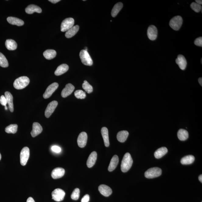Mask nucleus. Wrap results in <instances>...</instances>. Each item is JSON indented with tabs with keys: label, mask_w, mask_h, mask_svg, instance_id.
<instances>
[{
	"label": "nucleus",
	"mask_w": 202,
	"mask_h": 202,
	"mask_svg": "<svg viewBox=\"0 0 202 202\" xmlns=\"http://www.w3.org/2000/svg\"><path fill=\"white\" fill-rule=\"evenodd\" d=\"M133 160L130 154L126 153L123 157L121 162V170L125 173L129 171L132 166Z\"/></svg>",
	"instance_id": "obj_1"
},
{
	"label": "nucleus",
	"mask_w": 202,
	"mask_h": 202,
	"mask_svg": "<svg viewBox=\"0 0 202 202\" xmlns=\"http://www.w3.org/2000/svg\"><path fill=\"white\" fill-rule=\"evenodd\" d=\"M30 80L27 76L19 77L15 80L13 85L17 90H21L25 88L29 84Z\"/></svg>",
	"instance_id": "obj_2"
},
{
	"label": "nucleus",
	"mask_w": 202,
	"mask_h": 202,
	"mask_svg": "<svg viewBox=\"0 0 202 202\" xmlns=\"http://www.w3.org/2000/svg\"><path fill=\"white\" fill-rule=\"evenodd\" d=\"M80 57L82 63L83 65L88 66H91L93 65L92 59L90 57L87 51L84 50H82L80 52Z\"/></svg>",
	"instance_id": "obj_3"
},
{
	"label": "nucleus",
	"mask_w": 202,
	"mask_h": 202,
	"mask_svg": "<svg viewBox=\"0 0 202 202\" xmlns=\"http://www.w3.org/2000/svg\"><path fill=\"white\" fill-rule=\"evenodd\" d=\"M161 174V169L156 167L148 169L145 172L144 175L146 178L152 179L160 176Z\"/></svg>",
	"instance_id": "obj_4"
},
{
	"label": "nucleus",
	"mask_w": 202,
	"mask_h": 202,
	"mask_svg": "<svg viewBox=\"0 0 202 202\" xmlns=\"http://www.w3.org/2000/svg\"><path fill=\"white\" fill-rule=\"evenodd\" d=\"M183 23V19L180 16H176L171 19L169 25L172 29L175 30H178Z\"/></svg>",
	"instance_id": "obj_5"
},
{
	"label": "nucleus",
	"mask_w": 202,
	"mask_h": 202,
	"mask_svg": "<svg viewBox=\"0 0 202 202\" xmlns=\"http://www.w3.org/2000/svg\"><path fill=\"white\" fill-rule=\"evenodd\" d=\"M74 22V19L72 18H67L64 19L61 25V31L62 32H66L73 27Z\"/></svg>",
	"instance_id": "obj_6"
},
{
	"label": "nucleus",
	"mask_w": 202,
	"mask_h": 202,
	"mask_svg": "<svg viewBox=\"0 0 202 202\" xmlns=\"http://www.w3.org/2000/svg\"><path fill=\"white\" fill-rule=\"evenodd\" d=\"M30 156L29 149L25 147L22 149L20 154V161L21 165L25 166L29 160Z\"/></svg>",
	"instance_id": "obj_7"
},
{
	"label": "nucleus",
	"mask_w": 202,
	"mask_h": 202,
	"mask_svg": "<svg viewBox=\"0 0 202 202\" xmlns=\"http://www.w3.org/2000/svg\"><path fill=\"white\" fill-rule=\"evenodd\" d=\"M65 196V193L63 190L60 188L55 190L52 193V199L56 201H63Z\"/></svg>",
	"instance_id": "obj_8"
},
{
	"label": "nucleus",
	"mask_w": 202,
	"mask_h": 202,
	"mask_svg": "<svg viewBox=\"0 0 202 202\" xmlns=\"http://www.w3.org/2000/svg\"><path fill=\"white\" fill-rule=\"evenodd\" d=\"M58 83H54L49 85L44 94V98L45 99L50 98L54 92L58 88Z\"/></svg>",
	"instance_id": "obj_9"
},
{
	"label": "nucleus",
	"mask_w": 202,
	"mask_h": 202,
	"mask_svg": "<svg viewBox=\"0 0 202 202\" xmlns=\"http://www.w3.org/2000/svg\"><path fill=\"white\" fill-rule=\"evenodd\" d=\"M57 105H58V102L56 101H53L49 103L45 110V117L47 118L50 117L55 111Z\"/></svg>",
	"instance_id": "obj_10"
},
{
	"label": "nucleus",
	"mask_w": 202,
	"mask_h": 202,
	"mask_svg": "<svg viewBox=\"0 0 202 202\" xmlns=\"http://www.w3.org/2000/svg\"><path fill=\"white\" fill-rule=\"evenodd\" d=\"M147 35L150 40H155L157 39L158 35V30L157 27L154 25L149 26L147 29Z\"/></svg>",
	"instance_id": "obj_11"
},
{
	"label": "nucleus",
	"mask_w": 202,
	"mask_h": 202,
	"mask_svg": "<svg viewBox=\"0 0 202 202\" xmlns=\"http://www.w3.org/2000/svg\"><path fill=\"white\" fill-rule=\"evenodd\" d=\"M87 139L88 136L86 133L83 132L80 133L77 139L79 147L81 148L84 147L86 145Z\"/></svg>",
	"instance_id": "obj_12"
},
{
	"label": "nucleus",
	"mask_w": 202,
	"mask_h": 202,
	"mask_svg": "<svg viewBox=\"0 0 202 202\" xmlns=\"http://www.w3.org/2000/svg\"><path fill=\"white\" fill-rule=\"evenodd\" d=\"M43 130L41 126L38 122H34L32 126V130L31 132V136L34 137L42 133Z\"/></svg>",
	"instance_id": "obj_13"
},
{
	"label": "nucleus",
	"mask_w": 202,
	"mask_h": 202,
	"mask_svg": "<svg viewBox=\"0 0 202 202\" xmlns=\"http://www.w3.org/2000/svg\"><path fill=\"white\" fill-rule=\"evenodd\" d=\"M65 174V169L61 168V167H57L52 170L51 176L52 178L56 179L61 178Z\"/></svg>",
	"instance_id": "obj_14"
},
{
	"label": "nucleus",
	"mask_w": 202,
	"mask_h": 202,
	"mask_svg": "<svg viewBox=\"0 0 202 202\" xmlns=\"http://www.w3.org/2000/svg\"><path fill=\"white\" fill-rule=\"evenodd\" d=\"M75 89V87L71 83H68L66 85L65 87L63 89L62 92V96L63 98L66 97L71 94Z\"/></svg>",
	"instance_id": "obj_15"
},
{
	"label": "nucleus",
	"mask_w": 202,
	"mask_h": 202,
	"mask_svg": "<svg viewBox=\"0 0 202 202\" xmlns=\"http://www.w3.org/2000/svg\"><path fill=\"white\" fill-rule=\"evenodd\" d=\"M98 190L101 194L105 197H108L112 193V190L107 185H101L98 187Z\"/></svg>",
	"instance_id": "obj_16"
},
{
	"label": "nucleus",
	"mask_w": 202,
	"mask_h": 202,
	"mask_svg": "<svg viewBox=\"0 0 202 202\" xmlns=\"http://www.w3.org/2000/svg\"><path fill=\"white\" fill-rule=\"evenodd\" d=\"M177 65L182 70H184L186 68L187 62L184 56L182 55H179L177 56V58L175 60Z\"/></svg>",
	"instance_id": "obj_17"
},
{
	"label": "nucleus",
	"mask_w": 202,
	"mask_h": 202,
	"mask_svg": "<svg viewBox=\"0 0 202 202\" xmlns=\"http://www.w3.org/2000/svg\"><path fill=\"white\" fill-rule=\"evenodd\" d=\"M5 96L7 101V104L9 105V108L10 111L11 112H13L14 111V108L12 95L9 92L6 91L5 93Z\"/></svg>",
	"instance_id": "obj_18"
},
{
	"label": "nucleus",
	"mask_w": 202,
	"mask_h": 202,
	"mask_svg": "<svg viewBox=\"0 0 202 202\" xmlns=\"http://www.w3.org/2000/svg\"><path fill=\"white\" fill-rule=\"evenodd\" d=\"M97 158V153L96 152H93L90 154L87 162V166L88 168H91L96 163Z\"/></svg>",
	"instance_id": "obj_19"
},
{
	"label": "nucleus",
	"mask_w": 202,
	"mask_h": 202,
	"mask_svg": "<svg viewBox=\"0 0 202 202\" xmlns=\"http://www.w3.org/2000/svg\"><path fill=\"white\" fill-rule=\"evenodd\" d=\"M25 11L28 14H32L34 12L38 13H41L42 9L39 6L35 5H29L26 8Z\"/></svg>",
	"instance_id": "obj_20"
},
{
	"label": "nucleus",
	"mask_w": 202,
	"mask_h": 202,
	"mask_svg": "<svg viewBox=\"0 0 202 202\" xmlns=\"http://www.w3.org/2000/svg\"><path fill=\"white\" fill-rule=\"evenodd\" d=\"M101 133L104 140L105 145L106 147H109V133L107 128L103 127L101 129Z\"/></svg>",
	"instance_id": "obj_21"
},
{
	"label": "nucleus",
	"mask_w": 202,
	"mask_h": 202,
	"mask_svg": "<svg viewBox=\"0 0 202 202\" xmlns=\"http://www.w3.org/2000/svg\"><path fill=\"white\" fill-rule=\"evenodd\" d=\"M69 69V66L66 64H62L59 66L55 70V75L56 76H60L68 71Z\"/></svg>",
	"instance_id": "obj_22"
},
{
	"label": "nucleus",
	"mask_w": 202,
	"mask_h": 202,
	"mask_svg": "<svg viewBox=\"0 0 202 202\" xmlns=\"http://www.w3.org/2000/svg\"><path fill=\"white\" fill-rule=\"evenodd\" d=\"M79 29V26L78 25L73 26L71 28L66 31L65 33V37L67 38H71L77 33Z\"/></svg>",
	"instance_id": "obj_23"
},
{
	"label": "nucleus",
	"mask_w": 202,
	"mask_h": 202,
	"mask_svg": "<svg viewBox=\"0 0 202 202\" xmlns=\"http://www.w3.org/2000/svg\"><path fill=\"white\" fill-rule=\"evenodd\" d=\"M119 162V158L117 155H115L113 156L112 158L111 162L109 164V166L108 167V170L109 172H111L114 170L116 168Z\"/></svg>",
	"instance_id": "obj_24"
},
{
	"label": "nucleus",
	"mask_w": 202,
	"mask_h": 202,
	"mask_svg": "<svg viewBox=\"0 0 202 202\" xmlns=\"http://www.w3.org/2000/svg\"><path fill=\"white\" fill-rule=\"evenodd\" d=\"M7 20L9 24L12 25L21 26L24 24V21L17 18L9 17L7 18Z\"/></svg>",
	"instance_id": "obj_25"
},
{
	"label": "nucleus",
	"mask_w": 202,
	"mask_h": 202,
	"mask_svg": "<svg viewBox=\"0 0 202 202\" xmlns=\"http://www.w3.org/2000/svg\"><path fill=\"white\" fill-rule=\"evenodd\" d=\"M129 133L126 131H121L118 133L117 139L119 142L123 143L127 139Z\"/></svg>",
	"instance_id": "obj_26"
},
{
	"label": "nucleus",
	"mask_w": 202,
	"mask_h": 202,
	"mask_svg": "<svg viewBox=\"0 0 202 202\" xmlns=\"http://www.w3.org/2000/svg\"><path fill=\"white\" fill-rule=\"evenodd\" d=\"M5 44L6 48L9 50H15L17 48V43L12 39H7L6 40Z\"/></svg>",
	"instance_id": "obj_27"
},
{
	"label": "nucleus",
	"mask_w": 202,
	"mask_h": 202,
	"mask_svg": "<svg viewBox=\"0 0 202 202\" xmlns=\"http://www.w3.org/2000/svg\"><path fill=\"white\" fill-rule=\"evenodd\" d=\"M168 152V149L166 147H163L158 149L154 153V156L156 158L160 159L163 157Z\"/></svg>",
	"instance_id": "obj_28"
},
{
	"label": "nucleus",
	"mask_w": 202,
	"mask_h": 202,
	"mask_svg": "<svg viewBox=\"0 0 202 202\" xmlns=\"http://www.w3.org/2000/svg\"><path fill=\"white\" fill-rule=\"evenodd\" d=\"M123 6L122 3L121 2H118L115 5L111 12V15L112 17H115L117 15L118 13L122 9Z\"/></svg>",
	"instance_id": "obj_29"
},
{
	"label": "nucleus",
	"mask_w": 202,
	"mask_h": 202,
	"mask_svg": "<svg viewBox=\"0 0 202 202\" xmlns=\"http://www.w3.org/2000/svg\"><path fill=\"white\" fill-rule=\"evenodd\" d=\"M57 55L56 51L53 50H48L44 52L43 55L47 60H51L55 58Z\"/></svg>",
	"instance_id": "obj_30"
},
{
	"label": "nucleus",
	"mask_w": 202,
	"mask_h": 202,
	"mask_svg": "<svg viewBox=\"0 0 202 202\" xmlns=\"http://www.w3.org/2000/svg\"><path fill=\"white\" fill-rule=\"evenodd\" d=\"M177 136L180 140L185 141L188 139V133L187 131L184 129H180L177 133Z\"/></svg>",
	"instance_id": "obj_31"
},
{
	"label": "nucleus",
	"mask_w": 202,
	"mask_h": 202,
	"mask_svg": "<svg viewBox=\"0 0 202 202\" xmlns=\"http://www.w3.org/2000/svg\"><path fill=\"white\" fill-rule=\"evenodd\" d=\"M195 160V157L192 155L185 156L181 159V163L183 165H189L193 163Z\"/></svg>",
	"instance_id": "obj_32"
},
{
	"label": "nucleus",
	"mask_w": 202,
	"mask_h": 202,
	"mask_svg": "<svg viewBox=\"0 0 202 202\" xmlns=\"http://www.w3.org/2000/svg\"><path fill=\"white\" fill-rule=\"evenodd\" d=\"M17 124H11L8 126L5 129V131L8 133L15 134L17 131Z\"/></svg>",
	"instance_id": "obj_33"
},
{
	"label": "nucleus",
	"mask_w": 202,
	"mask_h": 202,
	"mask_svg": "<svg viewBox=\"0 0 202 202\" xmlns=\"http://www.w3.org/2000/svg\"><path fill=\"white\" fill-rule=\"evenodd\" d=\"M9 66L7 59L3 54L0 52V66L2 67H7Z\"/></svg>",
	"instance_id": "obj_34"
},
{
	"label": "nucleus",
	"mask_w": 202,
	"mask_h": 202,
	"mask_svg": "<svg viewBox=\"0 0 202 202\" xmlns=\"http://www.w3.org/2000/svg\"><path fill=\"white\" fill-rule=\"evenodd\" d=\"M83 88L86 92L91 93L93 91V87L87 80H85L83 84Z\"/></svg>",
	"instance_id": "obj_35"
},
{
	"label": "nucleus",
	"mask_w": 202,
	"mask_h": 202,
	"mask_svg": "<svg viewBox=\"0 0 202 202\" xmlns=\"http://www.w3.org/2000/svg\"><path fill=\"white\" fill-rule=\"evenodd\" d=\"M75 96L78 99H83L86 97V95L85 92L81 90H78L75 91Z\"/></svg>",
	"instance_id": "obj_36"
},
{
	"label": "nucleus",
	"mask_w": 202,
	"mask_h": 202,
	"mask_svg": "<svg viewBox=\"0 0 202 202\" xmlns=\"http://www.w3.org/2000/svg\"><path fill=\"white\" fill-rule=\"evenodd\" d=\"M80 190L79 189L76 188L75 189L72 193L71 198L72 200H77L80 197Z\"/></svg>",
	"instance_id": "obj_37"
},
{
	"label": "nucleus",
	"mask_w": 202,
	"mask_h": 202,
	"mask_svg": "<svg viewBox=\"0 0 202 202\" xmlns=\"http://www.w3.org/2000/svg\"><path fill=\"white\" fill-rule=\"evenodd\" d=\"M190 7L195 12H199L202 9L201 5H199L196 2H193L190 4Z\"/></svg>",
	"instance_id": "obj_38"
},
{
	"label": "nucleus",
	"mask_w": 202,
	"mask_h": 202,
	"mask_svg": "<svg viewBox=\"0 0 202 202\" xmlns=\"http://www.w3.org/2000/svg\"><path fill=\"white\" fill-rule=\"evenodd\" d=\"M194 44L195 45L198 46H202V37H200L197 38L194 41Z\"/></svg>",
	"instance_id": "obj_39"
},
{
	"label": "nucleus",
	"mask_w": 202,
	"mask_h": 202,
	"mask_svg": "<svg viewBox=\"0 0 202 202\" xmlns=\"http://www.w3.org/2000/svg\"><path fill=\"white\" fill-rule=\"evenodd\" d=\"M0 103L2 106H6V105H7V101H6L5 97L4 96L2 95L0 97Z\"/></svg>",
	"instance_id": "obj_40"
},
{
	"label": "nucleus",
	"mask_w": 202,
	"mask_h": 202,
	"mask_svg": "<svg viewBox=\"0 0 202 202\" xmlns=\"http://www.w3.org/2000/svg\"><path fill=\"white\" fill-rule=\"evenodd\" d=\"M51 150L52 151L57 153H59L61 151V149L60 147L57 146H53L51 147Z\"/></svg>",
	"instance_id": "obj_41"
},
{
	"label": "nucleus",
	"mask_w": 202,
	"mask_h": 202,
	"mask_svg": "<svg viewBox=\"0 0 202 202\" xmlns=\"http://www.w3.org/2000/svg\"><path fill=\"white\" fill-rule=\"evenodd\" d=\"M90 200V196L88 194H86L83 197L81 200V202H88Z\"/></svg>",
	"instance_id": "obj_42"
},
{
	"label": "nucleus",
	"mask_w": 202,
	"mask_h": 202,
	"mask_svg": "<svg viewBox=\"0 0 202 202\" xmlns=\"http://www.w3.org/2000/svg\"><path fill=\"white\" fill-rule=\"evenodd\" d=\"M35 202V201H34V199L32 197H30L28 198L27 199V202Z\"/></svg>",
	"instance_id": "obj_43"
},
{
	"label": "nucleus",
	"mask_w": 202,
	"mask_h": 202,
	"mask_svg": "<svg viewBox=\"0 0 202 202\" xmlns=\"http://www.w3.org/2000/svg\"><path fill=\"white\" fill-rule=\"evenodd\" d=\"M49 1L53 3V4H56V3L60 1V0H49Z\"/></svg>",
	"instance_id": "obj_44"
},
{
	"label": "nucleus",
	"mask_w": 202,
	"mask_h": 202,
	"mask_svg": "<svg viewBox=\"0 0 202 202\" xmlns=\"http://www.w3.org/2000/svg\"><path fill=\"white\" fill-rule=\"evenodd\" d=\"M195 2L199 5H201L202 4V1L201 0H196Z\"/></svg>",
	"instance_id": "obj_45"
},
{
	"label": "nucleus",
	"mask_w": 202,
	"mask_h": 202,
	"mask_svg": "<svg viewBox=\"0 0 202 202\" xmlns=\"http://www.w3.org/2000/svg\"><path fill=\"white\" fill-rule=\"evenodd\" d=\"M198 82L201 85V86H202V78H200L198 79Z\"/></svg>",
	"instance_id": "obj_46"
},
{
	"label": "nucleus",
	"mask_w": 202,
	"mask_h": 202,
	"mask_svg": "<svg viewBox=\"0 0 202 202\" xmlns=\"http://www.w3.org/2000/svg\"><path fill=\"white\" fill-rule=\"evenodd\" d=\"M199 180L201 182V183H202V175H200L198 177Z\"/></svg>",
	"instance_id": "obj_47"
},
{
	"label": "nucleus",
	"mask_w": 202,
	"mask_h": 202,
	"mask_svg": "<svg viewBox=\"0 0 202 202\" xmlns=\"http://www.w3.org/2000/svg\"><path fill=\"white\" fill-rule=\"evenodd\" d=\"M5 109L6 110H7L8 109V107L6 106H5Z\"/></svg>",
	"instance_id": "obj_48"
},
{
	"label": "nucleus",
	"mask_w": 202,
	"mask_h": 202,
	"mask_svg": "<svg viewBox=\"0 0 202 202\" xmlns=\"http://www.w3.org/2000/svg\"><path fill=\"white\" fill-rule=\"evenodd\" d=\"M1 153H0V160H1Z\"/></svg>",
	"instance_id": "obj_49"
},
{
	"label": "nucleus",
	"mask_w": 202,
	"mask_h": 202,
	"mask_svg": "<svg viewBox=\"0 0 202 202\" xmlns=\"http://www.w3.org/2000/svg\"><path fill=\"white\" fill-rule=\"evenodd\" d=\"M202 59L201 58V63H202Z\"/></svg>",
	"instance_id": "obj_50"
}]
</instances>
